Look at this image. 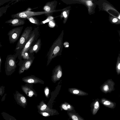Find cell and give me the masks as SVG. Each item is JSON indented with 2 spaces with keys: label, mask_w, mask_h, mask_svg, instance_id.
Here are the masks:
<instances>
[{
  "label": "cell",
  "mask_w": 120,
  "mask_h": 120,
  "mask_svg": "<svg viewBox=\"0 0 120 120\" xmlns=\"http://www.w3.org/2000/svg\"><path fill=\"white\" fill-rule=\"evenodd\" d=\"M63 30H62L57 38L54 41L48 53V61L61 54L63 48Z\"/></svg>",
  "instance_id": "cell-1"
},
{
  "label": "cell",
  "mask_w": 120,
  "mask_h": 120,
  "mask_svg": "<svg viewBox=\"0 0 120 120\" xmlns=\"http://www.w3.org/2000/svg\"><path fill=\"white\" fill-rule=\"evenodd\" d=\"M22 50H18L15 54L9 55L7 56L5 63V71L6 75H11L15 71L17 67L16 58Z\"/></svg>",
  "instance_id": "cell-2"
},
{
  "label": "cell",
  "mask_w": 120,
  "mask_h": 120,
  "mask_svg": "<svg viewBox=\"0 0 120 120\" xmlns=\"http://www.w3.org/2000/svg\"><path fill=\"white\" fill-rule=\"evenodd\" d=\"M39 35V28L37 27L32 30L29 40L20 52L19 55L21 57H22L25 53L28 52L30 48L36 43Z\"/></svg>",
  "instance_id": "cell-3"
},
{
  "label": "cell",
  "mask_w": 120,
  "mask_h": 120,
  "mask_svg": "<svg viewBox=\"0 0 120 120\" xmlns=\"http://www.w3.org/2000/svg\"><path fill=\"white\" fill-rule=\"evenodd\" d=\"M32 27L28 26L24 29L17 43L15 51L22 50L29 40L32 31Z\"/></svg>",
  "instance_id": "cell-4"
},
{
  "label": "cell",
  "mask_w": 120,
  "mask_h": 120,
  "mask_svg": "<svg viewBox=\"0 0 120 120\" xmlns=\"http://www.w3.org/2000/svg\"><path fill=\"white\" fill-rule=\"evenodd\" d=\"M31 9L30 8H28L26 11L20 12L15 14L11 15V17L13 18H22L26 19L28 17L45 14L46 15H49L52 12H47L45 11H30Z\"/></svg>",
  "instance_id": "cell-5"
},
{
  "label": "cell",
  "mask_w": 120,
  "mask_h": 120,
  "mask_svg": "<svg viewBox=\"0 0 120 120\" xmlns=\"http://www.w3.org/2000/svg\"><path fill=\"white\" fill-rule=\"evenodd\" d=\"M23 27L22 26L15 27L9 31L8 35L10 44H13L19 40Z\"/></svg>",
  "instance_id": "cell-6"
},
{
  "label": "cell",
  "mask_w": 120,
  "mask_h": 120,
  "mask_svg": "<svg viewBox=\"0 0 120 120\" xmlns=\"http://www.w3.org/2000/svg\"><path fill=\"white\" fill-rule=\"evenodd\" d=\"M57 3L56 0L47 2L43 8L44 11L47 12H56L61 11L62 9L56 10V9Z\"/></svg>",
  "instance_id": "cell-7"
},
{
  "label": "cell",
  "mask_w": 120,
  "mask_h": 120,
  "mask_svg": "<svg viewBox=\"0 0 120 120\" xmlns=\"http://www.w3.org/2000/svg\"><path fill=\"white\" fill-rule=\"evenodd\" d=\"M14 98L17 104L24 108L27 104V100L26 97L22 94L16 91L14 94Z\"/></svg>",
  "instance_id": "cell-8"
},
{
  "label": "cell",
  "mask_w": 120,
  "mask_h": 120,
  "mask_svg": "<svg viewBox=\"0 0 120 120\" xmlns=\"http://www.w3.org/2000/svg\"><path fill=\"white\" fill-rule=\"evenodd\" d=\"M62 74V68L60 65H59L56 67L53 71L52 76L53 81L55 82L59 80Z\"/></svg>",
  "instance_id": "cell-9"
},
{
  "label": "cell",
  "mask_w": 120,
  "mask_h": 120,
  "mask_svg": "<svg viewBox=\"0 0 120 120\" xmlns=\"http://www.w3.org/2000/svg\"><path fill=\"white\" fill-rule=\"evenodd\" d=\"M22 80L27 83L44 84V82L43 80L33 75L28 76L23 78L22 79Z\"/></svg>",
  "instance_id": "cell-10"
},
{
  "label": "cell",
  "mask_w": 120,
  "mask_h": 120,
  "mask_svg": "<svg viewBox=\"0 0 120 120\" xmlns=\"http://www.w3.org/2000/svg\"><path fill=\"white\" fill-rule=\"evenodd\" d=\"M26 19L15 18L11 19L7 21L5 23L11 24L12 26H16L24 25Z\"/></svg>",
  "instance_id": "cell-11"
},
{
  "label": "cell",
  "mask_w": 120,
  "mask_h": 120,
  "mask_svg": "<svg viewBox=\"0 0 120 120\" xmlns=\"http://www.w3.org/2000/svg\"><path fill=\"white\" fill-rule=\"evenodd\" d=\"M33 60L31 59H28L26 60L20 67L19 71V74L24 72L25 70H28L33 62Z\"/></svg>",
  "instance_id": "cell-12"
},
{
  "label": "cell",
  "mask_w": 120,
  "mask_h": 120,
  "mask_svg": "<svg viewBox=\"0 0 120 120\" xmlns=\"http://www.w3.org/2000/svg\"><path fill=\"white\" fill-rule=\"evenodd\" d=\"M41 45V39H38L36 43L30 48L28 52L30 54L34 52L37 53L40 50Z\"/></svg>",
  "instance_id": "cell-13"
},
{
  "label": "cell",
  "mask_w": 120,
  "mask_h": 120,
  "mask_svg": "<svg viewBox=\"0 0 120 120\" xmlns=\"http://www.w3.org/2000/svg\"><path fill=\"white\" fill-rule=\"evenodd\" d=\"M100 101L99 99L95 100L91 104V111L93 115L96 114L100 108Z\"/></svg>",
  "instance_id": "cell-14"
},
{
  "label": "cell",
  "mask_w": 120,
  "mask_h": 120,
  "mask_svg": "<svg viewBox=\"0 0 120 120\" xmlns=\"http://www.w3.org/2000/svg\"><path fill=\"white\" fill-rule=\"evenodd\" d=\"M100 102L105 106L112 109H114L116 104L115 102L104 98L101 99Z\"/></svg>",
  "instance_id": "cell-15"
},
{
  "label": "cell",
  "mask_w": 120,
  "mask_h": 120,
  "mask_svg": "<svg viewBox=\"0 0 120 120\" xmlns=\"http://www.w3.org/2000/svg\"><path fill=\"white\" fill-rule=\"evenodd\" d=\"M21 88L23 91L29 97H32L33 95L35 94V93L34 90L31 89L26 85H22Z\"/></svg>",
  "instance_id": "cell-16"
},
{
  "label": "cell",
  "mask_w": 120,
  "mask_h": 120,
  "mask_svg": "<svg viewBox=\"0 0 120 120\" xmlns=\"http://www.w3.org/2000/svg\"><path fill=\"white\" fill-rule=\"evenodd\" d=\"M68 114L72 120H85L75 112L68 111Z\"/></svg>",
  "instance_id": "cell-17"
},
{
  "label": "cell",
  "mask_w": 120,
  "mask_h": 120,
  "mask_svg": "<svg viewBox=\"0 0 120 120\" xmlns=\"http://www.w3.org/2000/svg\"><path fill=\"white\" fill-rule=\"evenodd\" d=\"M15 0H12L7 5L0 8V17L2 16L3 14H5L8 8L11 5L14 4L12 3L13 1Z\"/></svg>",
  "instance_id": "cell-18"
},
{
  "label": "cell",
  "mask_w": 120,
  "mask_h": 120,
  "mask_svg": "<svg viewBox=\"0 0 120 120\" xmlns=\"http://www.w3.org/2000/svg\"><path fill=\"white\" fill-rule=\"evenodd\" d=\"M59 16L61 19L63 18V23H65L68 16V11H67L65 8L62 9L61 14Z\"/></svg>",
  "instance_id": "cell-19"
},
{
  "label": "cell",
  "mask_w": 120,
  "mask_h": 120,
  "mask_svg": "<svg viewBox=\"0 0 120 120\" xmlns=\"http://www.w3.org/2000/svg\"><path fill=\"white\" fill-rule=\"evenodd\" d=\"M26 19H27L32 23L37 25H40L41 24L39 20L34 16L29 17L27 18Z\"/></svg>",
  "instance_id": "cell-20"
},
{
  "label": "cell",
  "mask_w": 120,
  "mask_h": 120,
  "mask_svg": "<svg viewBox=\"0 0 120 120\" xmlns=\"http://www.w3.org/2000/svg\"><path fill=\"white\" fill-rule=\"evenodd\" d=\"M54 18L53 17L50 15H49L46 19L41 22V24H44L46 23L49 22L50 21L53 20Z\"/></svg>",
  "instance_id": "cell-21"
},
{
  "label": "cell",
  "mask_w": 120,
  "mask_h": 120,
  "mask_svg": "<svg viewBox=\"0 0 120 120\" xmlns=\"http://www.w3.org/2000/svg\"><path fill=\"white\" fill-rule=\"evenodd\" d=\"M5 91V86H3L0 87V96H2Z\"/></svg>",
  "instance_id": "cell-22"
},
{
  "label": "cell",
  "mask_w": 120,
  "mask_h": 120,
  "mask_svg": "<svg viewBox=\"0 0 120 120\" xmlns=\"http://www.w3.org/2000/svg\"><path fill=\"white\" fill-rule=\"evenodd\" d=\"M49 24L50 27H52L55 26V23L53 20L49 22Z\"/></svg>",
  "instance_id": "cell-23"
},
{
  "label": "cell",
  "mask_w": 120,
  "mask_h": 120,
  "mask_svg": "<svg viewBox=\"0 0 120 120\" xmlns=\"http://www.w3.org/2000/svg\"><path fill=\"white\" fill-rule=\"evenodd\" d=\"M11 0H0V6Z\"/></svg>",
  "instance_id": "cell-24"
},
{
  "label": "cell",
  "mask_w": 120,
  "mask_h": 120,
  "mask_svg": "<svg viewBox=\"0 0 120 120\" xmlns=\"http://www.w3.org/2000/svg\"><path fill=\"white\" fill-rule=\"evenodd\" d=\"M44 92L46 96L48 97L49 92V90L48 87H45V89Z\"/></svg>",
  "instance_id": "cell-25"
},
{
  "label": "cell",
  "mask_w": 120,
  "mask_h": 120,
  "mask_svg": "<svg viewBox=\"0 0 120 120\" xmlns=\"http://www.w3.org/2000/svg\"><path fill=\"white\" fill-rule=\"evenodd\" d=\"M62 108L64 110L68 111V109L66 105L64 103L63 104L62 106Z\"/></svg>",
  "instance_id": "cell-26"
},
{
  "label": "cell",
  "mask_w": 120,
  "mask_h": 120,
  "mask_svg": "<svg viewBox=\"0 0 120 120\" xmlns=\"http://www.w3.org/2000/svg\"><path fill=\"white\" fill-rule=\"evenodd\" d=\"M103 90L105 91H107L109 90V86L108 85H105L103 87Z\"/></svg>",
  "instance_id": "cell-27"
},
{
  "label": "cell",
  "mask_w": 120,
  "mask_h": 120,
  "mask_svg": "<svg viewBox=\"0 0 120 120\" xmlns=\"http://www.w3.org/2000/svg\"><path fill=\"white\" fill-rule=\"evenodd\" d=\"M72 93L74 94H77L79 93V91L78 90H75L73 91Z\"/></svg>",
  "instance_id": "cell-28"
},
{
  "label": "cell",
  "mask_w": 120,
  "mask_h": 120,
  "mask_svg": "<svg viewBox=\"0 0 120 120\" xmlns=\"http://www.w3.org/2000/svg\"><path fill=\"white\" fill-rule=\"evenodd\" d=\"M87 4L89 6H91L92 5V3L90 1H88L86 2Z\"/></svg>",
  "instance_id": "cell-29"
},
{
  "label": "cell",
  "mask_w": 120,
  "mask_h": 120,
  "mask_svg": "<svg viewBox=\"0 0 120 120\" xmlns=\"http://www.w3.org/2000/svg\"><path fill=\"white\" fill-rule=\"evenodd\" d=\"M42 115L44 116H49V114L48 113L46 112H44L42 113Z\"/></svg>",
  "instance_id": "cell-30"
},
{
  "label": "cell",
  "mask_w": 120,
  "mask_h": 120,
  "mask_svg": "<svg viewBox=\"0 0 120 120\" xmlns=\"http://www.w3.org/2000/svg\"><path fill=\"white\" fill-rule=\"evenodd\" d=\"M2 60L0 56V72H1V64L2 63Z\"/></svg>",
  "instance_id": "cell-31"
},
{
  "label": "cell",
  "mask_w": 120,
  "mask_h": 120,
  "mask_svg": "<svg viewBox=\"0 0 120 120\" xmlns=\"http://www.w3.org/2000/svg\"><path fill=\"white\" fill-rule=\"evenodd\" d=\"M118 20L116 18H114L112 20V22H116Z\"/></svg>",
  "instance_id": "cell-32"
},
{
  "label": "cell",
  "mask_w": 120,
  "mask_h": 120,
  "mask_svg": "<svg viewBox=\"0 0 120 120\" xmlns=\"http://www.w3.org/2000/svg\"><path fill=\"white\" fill-rule=\"evenodd\" d=\"M118 68L119 69H120V64L119 63L118 65Z\"/></svg>",
  "instance_id": "cell-33"
},
{
  "label": "cell",
  "mask_w": 120,
  "mask_h": 120,
  "mask_svg": "<svg viewBox=\"0 0 120 120\" xmlns=\"http://www.w3.org/2000/svg\"><path fill=\"white\" fill-rule=\"evenodd\" d=\"M2 46V45H1L0 42V47Z\"/></svg>",
  "instance_id": "cell-34"
},
{
  "label": "cell",
  "mask_w": 120,
  "mask_h": 120,
  "mask_svg": "<svg viewBox=\"0 0 120 120\" xmlns=\"http://www.w3.org/2000/svg\"><path fill=\"white\" fill-rule=\"evenodd\" d=\"M119 19H120V16H119Z\"/></svg>",
  "instance_id": "cell-35"
},
{
  "label": "cell",
  "mask_w": 120,
  "mask_h": 120,
  "mask_svg": "<svg viewBox=\"0 0 120 120\" xmlns=\"http://www.w3.org/2000/svg\"><path fill=\"white\" fill-rule=\"evenodd\" d=\"M14 120H17L15 119V118Z\"/></svg>",
  "instance_id": "cell-36"
}]
</instances>
